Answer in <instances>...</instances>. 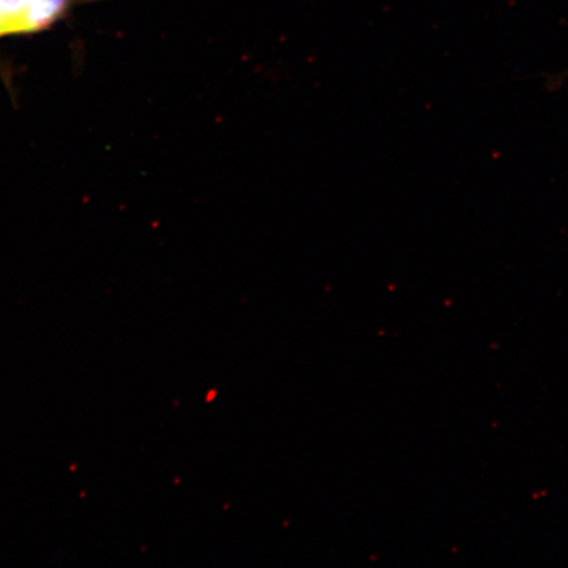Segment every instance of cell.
Masks as SVG:
<instances>
[{
	"instance_id": "cell-1",
	"label": "cell",
	"mask_w": 568,
	"mask_h": 568,
	"mask_svg": "<svg viewBox=\"0 0 568 568\" xmlns=\"http://www.w3.org/2000/svg\"><path fill=\"white\" fill-rule=\"evenodd\" d=\"M68 0H30L26 13L27 33L44 30L65 11Z\"/></svg>"
},
{
	"instance_id": "cell-3",
	"label": "cell",
	"mask_w": 568,
	"mask_h": 568,
	"mask_svg": "<svg viewBox=\"0 0 568 568\" xmlns=\"http://www.w3.org/2000/svg\"><path fill=\"white\" fill-rule=\"evenodd\" d=\"M4 34H12V31L9 21L0 16V38H2Z\"/></svg>"
},
{
	"instance_id": "cell-2",
	"label": "cell",
	"mask_w": 568,
	"mask_h": 568,
	"mask_svg": "<svg viewBox=\"0 0 568 568\" xmlns=\"http://www.w3.org/2000/svg\"><path fill=\"white\" fill-rule=\"evenodd\" d=\"M30 0H0V16L11 27L13 33H27L26 13Z\"/></svg>"
}]
</instances>
